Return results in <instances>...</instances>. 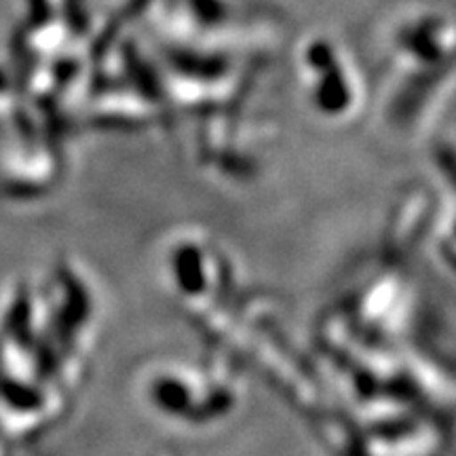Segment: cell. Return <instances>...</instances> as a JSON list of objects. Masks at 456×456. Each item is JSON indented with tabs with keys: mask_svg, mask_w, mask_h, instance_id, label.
Listing matches in <instances>:
<instances>
[{
	"mask_svg": "<svg viewBox=\"0 0 456 456\" xmlns=\"http://www.w3.org/2000/svg\"><path fill=\"white\" fill-rule=\"evenodd\" d=\"M379 85L385 112L412 123L456 85V17L414 7L393 17L380 34Z\"/></svg>",
	"mask_w": 456,
	"mask_h": 456,
	"instance_id": "cell-1",
	"label": "cell"
},
{
	"mask_svg": "<svg viewBox=\"0 0 456 456\" xmlns=\"http://www.w3.org/2000/svg\"><path fill=\"white\" fill-rule=\"evenodd\" d=\"M300 83L306 85L313 106L326 114L351 110L359 98V81L351 57L328 34H315L298 47Z\"/></svg>",
	"mask_w": 456,
	"mask_h": 456,
	"instance_id": "cell-2",
	"label": "cell"
}]
</instances>
